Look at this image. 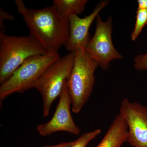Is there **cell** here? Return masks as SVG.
<instances>
[{
	"label": "cell",
	"instance_id": "1",
	"mask_svg": "<svg viewBox=\"0 0 147 147\" xmlns=\"http://www.w3.org/2000/svg\"><path fill=\"white\" fill-rule=\"evenodd\" d=\"M31 35L48 52H58L65 45L69 34L68 20L60 16L53 5L41 9L28 8L22 0H15Z\"/></svg>",
	"mask_w": 147,
	"mask_h": 147
},
{
	"label": "cell",
	"instance_id": "2",
	"mask_svg": "<svg viewBox=\"0 0 147 147\" xmlns=\"http://www.w3.org/2000/svg\"><path fill=\"white\" fill-rule=\"evenodd\" d=\"M48 53L31 35L15 36L0 34V84L9 79L27 59Z\"/></svg>",
	"mask_w": 147,
	"mask_h": 147
},
{
	"label": "cell",
	"instance_id": "3",
	"mask_svg": "<svg viewBox=\"0 0 147 147\" xmlns=\"http://www.w3.org/2000/svg\"><path fill=\"white\" fill-rule=\"evenodd\" d=\"M74 63L67 81L71 99V110L79 113L88 101L94 86V73L98 67L97 63L88 55L85 49L76 51Z\"/></svg>",
	"mask_w": 147,
	"mask_h": 147
},
{
	"label": "cell",
	"instance_id": "4",
	"mask_svg": "<svg viewBox=\"0 0 147 147\" xmlns=\"http://www.w3.org/2000/svg\"><path fill=\"white\" fill-rule=\"evenodd\" d=\"M58 52L34 55L26 60L0 86V99L3 100L13 93H22L34 88L36 84L50 66L60 58Z\"/></svg>",
	"mask_w": 147,
	"mask_h": 147
},
{
	"label": "cell",
	"instance_id": "5",
	"mask_svg": "<svg viewBox=\"0 0 147 147\" xmlns=\"http://www.w3.org/2000/svg\"><path fill=\"white\" fill-rule=\"evenodd\" d=\"M74 53H69L50 66L36 84L43 100V115H49L53 102L59 96L66 81L69 78L74 63Z\"/></svg>",
	"mask_w": 147,
	"mask_h": 147
},
{
	"label": "cell",
	"instance_id": "6",
	"mask_svg": "<svg viewBox=\"0 0 147 147\" xmlns=\"http://www.w3.org/2000/svg\"><path fill=\"white\" fill-rule=\"evenodd\" d=\"M113 18L109 16L103 21L100 15L96 18V27L93 36L85 48L90 57L95 61L103 70H107L114 60L122 59L112 41Z\"/></svg>",
	"mask_w": 147,
	"mask_h": 147
},
{
	"label": "cell",
	"instance_id": "7",
	"mask_svg": "<svg viewBox=\"0 0 147 147\" xmlns=\"http://www.w3.org/2000/svg\"><path fill=\"white\" fill-rule=\"evenodd\" d=\"M119 113L128 128L127 142L133 147H147V108L125 98Z\"/></svg>",
	"mask_w": 147,
	"mask_h": 147
},
{
	"label": "cell",
	"instance_id": "8",
	"mask_svg": "<svg viewBox=\"0 0 147 147\" xmlns=\"http://www.w3.org/2000/svg\"><path fill=\"white\" fill-rule=\"evenodd\" d=\"M67 81L60 95L59 102L53 117L48 122L39 125L37 127L38 132L41 136L45 137L59 131L75 135L80 134L81 130L74 121L70 112L71 101Z\"/></svg>",
	"mask_w": 147,
	"mask_h": 147
},
{
	"label": "cell",
	"instance_id": "9",
	"mask_svg": "<svg viewBox=\"0 0 147 147\" xmlns=\"http://www.w3.org/2000/svg\"><path fill=\"white\" fill-rule=\"evenodd\" d=\"M109 2L107 0L100 1L98 3L92 12L84 18H81L75 15L69 17V34L65 46L70 53L85 49L91 39L89 30L92 23Z\"/></svg>",
	"mask_w": 147,
	"mask_h": 147
},
{
	"label": "cell",
	"instance_id": "10",
	"mask_svg": "<svg viewBox=\"0 0 147 147\" xmlns=\"http://www.w3.org/2000/svg\"><path fill=\"white\" fill-rule=\"evenodd\" d=\"M128 128L119 113L113 120L101 142L96 147H121L127 142Z\"/></svg>",
	"mask_w": 147,
	"mask_h": 147
},
{
	"label": "cell",
	"instance_id": "11",
	"mask_svg": "<svg viewBox=\"0 0 147 147\" xmlns=\"http://www.w3.org/2000/svg\"><path fill=\"white\" fill-rule=\"evenodd\" d=\"M88 0H55L53 5L61 17L65 20L72 15H78L84 11Z\"/></svg>",
	"mask_w": 147,
	"mask_h": 147
},
{
	"label": "cell",
	"instance_id": "12",
	"mask_svg": "<svg viewBox=\"0 0 147 147\" xmlns=\"http://www.w3.org/2000/svg\"><path fill=\"white\" fill-rule=\"evenodd\" d=\"M136 22L134 30L131 34L132 41H135L147 24V9H137L136 11Z\"/></svg>",
	"mask_w": 147,
	"mask_h": 147
},
{
	"label": "cell",
	"instance_id": "13",
	"mask_svg": "<svg viewBox=\"0 0 147 147\" xmlns=\"http://www.w3.org/2000/svg\"><path fill=\"white\" fill-rule=\"evenodd\" d=\"M101 132V129H97L93 131L84 133L78 139L74 141L70 147H86L91 141L98 136Z\"/></svg>",
	"mask_w": 147,
	"mask_h": 147
},
{
	"label": "cell",
	"instance_id": "14",
	"mask_svg": "<svg viewBox=\"0 0 147 147\" xmlns=\"http://www.w3.org/2000/svg\"><path fill=\"white\" fill-rule=\"evenodd\" d=\"M134 68L141 71L147 70V53L136 56L134 59Z\"/></svg>",
	"mask_w": 147,
	"mask_h": 147
},
{
	"label": "cell",
	"instance_id": "15",
	"mask_svg": "<svg viewBox=\"0 0 147 147\" xmlns=\"http://www.w3.org/2000/svg\"><path fill=\"white\" fill-rule=\"evenodd\" d=\"M13 16L4 11L3 9H0V34L5 33V26L3 21L5 20H13Z\"/></svg>",
	"mask_w": 147,
	"mask_h": 147
},
{
	"label": "cell",
	"instance_id": "16",
	"mask_svg": "<svg viewBox=\"0 0 147 147\" xmlns=\"http://www.w3.org/2000/svg\"><path fill=\"white\" fill-rule=\"evenodd\" d=\"M138 8L147 9V0H138Z\"/></svg>",
	"mask_w": 147,
	"mask_h": 147
},
{
	"label": "cell",
	"instance_id": "17",
	"mask_svg": "<svg viewBox=\"0 0 147 147\" xmlns=\"http://www.w3.org/2000/svg\"><path fill=\"white\" fill-rule=\"evenodd\" d=\"M72 143L73 142H64L55 146H47L43 147H70L72 145Z\"/></svg>",
	"mask_w": 147,
	"mask_h": 147
}]
</instances>
